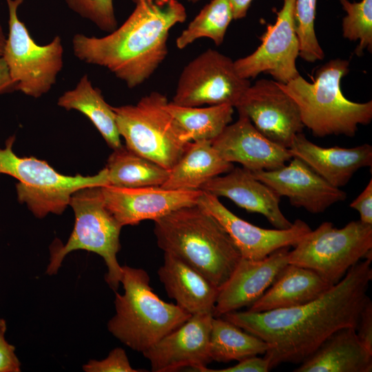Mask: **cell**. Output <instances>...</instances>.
<instances>
[{"label": "cell", "mask_w": 372, "mask_h": 372, "mask_svg": "<svg viewBox=\"0 0 372 372\" xmlns=\"http://www.w3.org/2000/svg\"><path fill=\"white\" fill-rule=\"evenodd\" d=\"M371 260L359 261L321 296L304 304L258 313L234 311L220 317L269 344L265 357L271 369L300 364L335 331L355 329L369 298Z\"/></svg>", "instance_id": "obj_1"}, {"label": "cell", "mask_w": 372, "mask_h": 372, "mask_svg": "<svg viewBox=\"0 0 372 372\" xmlns=\"http://www.w3.org/2000/svg\"><path fill=\"white\" fill-rule=\"evenodd\" d=\"M126 21L103 37L74 35L73 53L79 60L109 70L128 87L147 80L167 54L170 30L187 18L178 0H132Z\"/></svg>", "instance_id": "obj_2"}, {"label": "cell", "mask_w": 372, "mask_h": 372, "mask_svg": "<svg viewBox=\"0 0 372 372\" xmlns=\"http://www.w3.org/2000/svg\"><path fill=\"white\" fill-rule=\"evenodd\" d=\"M154 222L158 246L192 267L219 289L242 258L224 227L197 204Z\"/></svg>", "instance_id": "obj_3"}, {"label": "cell", "mask_w": 372, "mask_h": 372, "mask_svg": "<svg viewBox=\"0 0 372 372\" xmlns=\"http://www.w3.org/2000/svg\"><path fill=\"white\" fill-rule=\"evenodd\" d=\"M349 66L348 61L335 59L317 69L313 83L300 74L287 83L276 81L295 101L304 126L315 136L353 137L359 125H368L372 119L371 101L355 103L342 94L340 83Z\"/></svg>", "instance_id": "obj_4"}, {"label": "cell", "mask_w": 372, "mask_h": 372, "mask_svg": "<svg viewBox=\"0 0 372 372\" xmlns=\"http://www.w3.org/2000/svg\"><path fill=\"white\" fill-rule=\"evenodd\" d=\"M121 267L124 293L114 291L116 314L107 329L124 344L143 353L192 315L176 304L161 300L150 287L144 269Z\"/></svg>", "instance_id": "obj_5"}, {"label": "cell", "mask_w": 372, "mask_h": 372, "mask_svg": "<svg viewBox=\"0 0 372 372\" xmlns=\"http://www.w3.org/2000/svg\"><path fill=\"white\" fill-rule=\"evenodd\" d=\"M164 94L152 92L136 105L112 107L125 146L167 169H171L192 141L166 110Z\"/></svg>", "instance_id": "obj_6"}, {"label": "cell", "mask_w": 372, "mask_h": 372, "mask_svg": "<svg viewBox=\"0 0 372 372\" xmlns=\"http://www.w3.org/2000/svg\"><path fill=\"white\" fill-rule=\"evenodd\" d=\"M101 186H90L74 192L69 205L74 211V229L65 245L56 243L50 249V263L46 273L56 274L65 256L72 251L83 249L101 256L107 267L105 281L116 291L122 278V267L116 254L121 249L122 226L106 207Z\"/></svg>", "instance_id": "obj_7"}, {"label": "cell", "mask_w": 372, "mask_h": 372, "mask_svg": "<svg viewBox=\"0 0 372 372\" xmlns=\"http://www.w3.org/2000/svg\"><path fill=\"white\" fill-rule=\"evenodd\" d=\"M15 136H10L0 149V175L15 178L18 200L25 203L37 218L50 213L61 214L72 194L90 186L107 185L106 168L94 176H66L56 172L46 161L34 157H19L12 150Z\"/></svg>", "instance_id": "obj_8"}, {"label": "cell", "mask_w": 372, "mask_h": 372, "mask_svg": "<svg viewBox=\"0 0 372 372\" xmlns=\"http://www.w3.org/2000/svg\"><path fill=\"white\" fill-rule=\"evenodd\" d=\"M372 225L353 220L342 228L324 222L289 251L288 260L311 269L333 285L362 258L372 259Z\"/></svg>", "instance_id": "obj_9"}, {"label": "cell", "mask_w": 372, "mask_h": 372, "mask_svg": "<svg viewBox=\"0 0 372 372\" xmlns=\"http://www.w3.org/2000/svg\"><path fill=\"white\" fill-rule=\"evenodd\" d=\"M8 8V35L3 59L10 76L20 91L33 98L48 92L55 84L63 65V47L59 36L49 43L37 44L17 11L23 0H6Z\"/></svg>", "instance_id": "obj_10"}, {"label": "cell", "mask_w": 372, "mask_h": 372, "mask_svg": "<svg viewBox=\"0 0 372 372\" xmlns=\"http://www.w3.org/2000/svg\"><path fill=\"white\" fill-rule=\"evenodd\" d=\"M251 85L237 72L234 61L208 49L182 70L172 103L185 107L228 104L236 106Z\"/></svg>", "instance_id": "obj_11"}, {"label": "cell", "mask_w": 372, "mask_h": 372, "mask_svg": "<svg viewBox=\"0 0 372 372\" xmlns=\"http://www.w3.org/2000/svg\"><path fill=\"white\" fill-rule=\"evenodd\" d=\"M296 0H284L276 12V21L268 24L260 37L261 44L249 55L234 61L238 74L244 79L260 73L270 74L276 81L287 83L300 75L296 68L300 45L295 20Z\"/></svg>", "instance_id": "obj_12"}, {"label": "cell", "mask_w": 372, "mask_h": 372, "mask_svg": "<svg viewBox=\"0 0 372 372\" xmlns=\"http://www.w3.org/2000/svg\"><path fill=\"white\" fill-rule=\"evenodd\" d=\"M235 107L262 135L285 148L289 147L294 136L304 127L298 105L276 81H257Z\"/></svg>", "instance_id": "obj_13"}, {"label": "cell", "mask_w": 372, "mask_h": 372, "mask_svg": "<svg viewBox=\"0 0 372 372\" xmlns=\"http://www.w3.org/2000/svg\"><path fill=\"white\" fill-rule=\"evenodd\" d=\"M197 205L213 216L224 227L239 250L241 257L260 260L285 247H294L311 229L297 219L285 229H263L239 218L219 200L218 197L203 192Z\"/></svg>", "instance_id": "obj_14"}, {"label": "cell", "mask_w": 372, "mask_h": 372, "mask_svg": "<svg viewBox=\"0 0 372 372\" xmlns=\"http://www.w3.org/2000/svg\"><path fill=\"white\" fill-rule=\"evenodd\" d=\"M104 203L122 226L155 220L180 208L196 205L200 189H167L161 186L134 188L101 187Z\"/></svg>", "instance_id": "obj_15"}, {"label": "cell", "mask_w": 372, "mask_h": 372, "mask_svg": "<svg viewBox=\"0 0 372 372\" xmlns=\"http://www.w3.org/2000/svg\"><path fill=\"white\" fill-rule=\"evenodd\" d=\"M214 316L192 315L184 324L145 351L153 372H173L192 367L205 372L211 362L209 342Z\"/></svg>", "instance_id": "obj_16"}, {"label": "cell", "mask_w": 372, "mask_h": 372, "mask_svg": "<svg viewBox=\"0 0 372 372\" xmlns=\"http://www.w3.org/2000/svg\"><path fill=\"white\" fill-rule=\"evenodd\" d=\"M252 174L280 197H287L292 205L312 214L322 213L347 198L344 191L329 184L296 157H292L287 165Z\"/></svg>", "instance_id": "obj_17"}, {"label": "cell", "mask_w": 372, "mask_h": 372, "mask_svg": "<svg viewBox=\"0 0 372 372\" xmlns=\"http://www.w3.org/2000/svg\"><path fill=\"white\" fill-rule=\"evenodd\" d=\"M211 143L223 159L238 163L251 172L279 168L293 157L288 148L266 138L242 114Z\"/></svg>", "instance_id": "obj_18"}, {"label": "cell", "mask_w": 372, "mask_h": 372, "mask_svg": "<svg viewBox=\"0 0 372 372\" xmlns=\"http://www.w3.org/2000/svg\"><path fill=\"white\" fill-rule=\"evenodd\" d=\"M289 247L280 248L260 260L241 258L219 290L214 317L249 307L260 298L289 263Z\"/></svg>", "instance_id": "obj_19"}, {"label": "cell", "mask_w": 372, "mask_h": 372, "mask_svg": "<svg viewBox=\"0 0 372 372\" xmlns=\"http://www.w3.org/2000/svg\"><path fill=\"white\" fill-rule=\"evenodd\" d=\"M200 189L217 197H226L248 211L263 215L276 229H288L292 225L280 210V197L244 167H234L225 176L214 177Z\"/></svg>", "instance_id": "obj_20"}, {"label": "cell", "mask_w": 372, "mask_h": 372, "mask_svg": "<svg viewBox=\"0 0 372 372\" xmlns=\"http://www.w3.org/2000/svg\"><path fill=\"white\" fill-rule=\"evenodd\" d=\"M288 149L293 157L302 160L338 188L344 186L360 168L372 165V146L367 143L351 148L323 147L301 132L294 136Z\"/></svg>", "instance_id": "obj_21"}, {"label": "cell", "mask_w": 372, "mask_h": 372, "mask_svg": "<svg viewBox=\"0 0 372 372\" xmlns=\"http://www.w3.org/2000/svg\"><path fill=\"white\" fill-rule=\"evenodd\" d=\"M158 276L168 296L180 307L191 315H213L220 289L192 267L164 252Z\"/></svg>", "instance_id": "obj_22"}, {"label": "cell", "mask_w": 372, "mask_h": 372, "mask_svg": "<svg viewBox=\"0 0 372 372\" xmlns=\"http://www.w3.org/2000/svg\"><path fill=\"white\" fill-rule=\"evenodd\" d=\"M372 353L360 342L355 329L333 333L294 372H371Z\"/></svg>", "instance_id": "obj_23"}, {"label": "cell", "mask_w": 372, "mask_h": 372, "mask_svg": "<svg viewBox=\"0 0 372 372\" xmlns=\"http://www.w3.org/2000/svg\"><path fill=\"white\" fill-rule=\"evenodd\" d=\"M331 286L315 271L288 263L247 311L258 313L304 304L321 296Z\"/></svg>", "instance_id": "obj_24"}, {"label": "cell", "mask_w": 372, "mask_h": 372, "mask_svg": "<svg viewBox=\"0 0 372 372\" xmlns=\"http://www.w3.org/2000/svg\"><path fill=\"white\" fill-rule=\"evenodd\" d=\"M234 168L231 163L223 159L211 141H192L188 149L169 169L166 181L161 186L167 189L192 190L211 178Z\"/></svg>", "instance_id": "obj_25"}, {"label": "cell", "mask_w": 372, "mask_h": 372, "mask_svg": "<svg viewBox=\"0 0 372 372\" xmlns=\"http://www.w3.org/2000/svg\"><path fill=\"white\" fill-rule=\"evenodd\" d=\"M57 104L86 116L113 149L123 145L112 107L106 103L101 91L93 86L87 74L81 76L74 89L65 92Z\"/></svg>", "instance_id": "obj_26"}, {"label": "cell", "mask_w": 372, "mask_h": 372, "mask_svg": "<svg viewBox=\"0 0 372 372\" xmlns=\"http://www.w3.org/2000/svg\"><path fill=\"white\" fill-rule=\"evenodd\" d=\"M105 168L107 185L118 187L161 186L169 174V169L123 145L114 149Z\"/></svg>", "instance_id": "obj_27"}, {"label": "cell", "mask_w": 372, "mask_h": 372, "mask_svg": "<svg viewBox=\"0 0 372 372\" xmlns=\"http://www.w3.org/2000/svg\"><path fill=\"white\" fill-rule=\"evenodd\" d=\"M269 346L261 338L251 334L234 323L214 317L209 342L211 361L228 362L265 355Z\"/></svg>", "instance_id": "obj_28"}, {"label": "cell", "mask_w": 372, "mask_h": 372, "mask_svg": "<svg viewBox=\"0 0 372 372\" xmlns=\"http://www.w3.org/2000/svg\"><path fill=\"white\" fill-rule=\"evenodd\" d=\"M166 110L187 133L192 141L216 138L232 121L234 107L228 104L185 107L168 102Z\"/></svg>", "instance_id": "obj_29"}, {"label": "cell", "mask_w": 372, "mask_h": 372, "mask_svg": "<svg viewBox=\"0 0 372 372\" xmlns=\"http://www.w3.org/2000/svg\"><path fill=\"white\" fill-rule=\"evenodd\" d=\"M234 19L229 0H211L206 4L176 39L178 49H184L196 39L209 38L216 45L225 39L227 28Z\"/></svg>", "instance_id": "obj_30"}, {"label": "cell", "mask_w": 372, "mask_h": 372, "mask_svg": "<svg viewBox=\"0 0 372 372\" xmlns=\"http://www.w3.org/2000/svg\"><path fill=\"white\" fill-rule=\"evenodd\" d=\"M339 1L347 13L342 22V36L350 41H360L355 50L357 56H361L364 49L371 52L372 0Z\"/></svg>", "instance_id": "obj_31"}, {"label": "cell", "mask_w": 372, "mask_h": 372, "mask_svg": "<svg viewBox=\"0 0 372 372\" xmlns=\"http://www.w3.org/2000/svg\"><path fill=\"white\" fill-rule=\"evenodd\" d=\"M317 0H296L295 20L299 41V56L310 63L322 60L324 53L315 32Z\"/></svg>", "instance_id": "obj_32"}, {"label": "cell", "mask_w": 372, "mask_h": 372, "mask_svg": "<svg viewBox=\"0 0 372 372\" xmlns=\"http://www.w3.org/2000/svg\"><path fill=\"white\" fill-rule=\"evenodd\" d=\"M68 6L99 29L112 32L117 28L113 0H65Z\"/></svg>", "instance_id": "obj_33"}, {"label": "cell", "mask_w": 372, "mask_h": 372, "mask_svg": "<svg viewBox=\"0 0 372 372\" xmlns=\"http://www.w3.org/2000/svg\"><path fill=\"white\" fill-rule=\"evenodd\" d=\"M86 372H138L133 369L124 349L117 347L112 350L102 360H90L83 366Z\"/></svg>", "instance_id": "obj_34"}, {"label": "cell", "mask_w": 372, "mask_h": 372, "mask_svg": "<svg viewBox=\"0 0 372 372\" xmlns=\"http://www.w3.org/2000/svg\"><path fill=\"white\" fill-rule=\"evenodd\" d=\"M6 322L0 318V372H19L21 363L15 353V347L5 339Z\"/></svg>", "instance_id": "obj_35"}, {"label": "cell", "mask_w": 372, "mask_h": 372, "mask_svg": "<svg viewBox=\"0 0 372 372\" xmlns=\"http://www.w3.org/2000/svg\"><path fill=\"white\" fill-rule=\"evenodd\" d=\"M355 331L360 342L372 353V302L370 298L360 312Z\"/></svg>", "instance_id": "obj_36"}, {"label": "cell", "mask_w": 372, "mask_h": 372, "mask_svg": "<svg viewBox=\"0 0 372 372\" xmlns=\"http://www.w3.org/2000/svg\"><path fill=\"white\" fill-rule=\"evenodd\" d=\"M271 369L269 360L267 358L254 355L242 359L236 365L223 369L207 368L205 372H267Z\"/></svg>", "instance_id": "obj_37"}, {"label": "cell", "mask_w": 372, "mask_h": 372, "mask_svg": "<svg viewBox=\"0 0 372 372\" xmlns=\"http://www.w3.org/2000/svg\"><path fill=\"white\" fill-rule=\"evenodd\" d=\"M350 207L360 214V220L372 225V179H370L364 189L353 200Z\"/></svg>", "instance_id": "obj_38"}, {"label": "cell", "mask_w": 372, "mask_h": 372, "mask_svg": "<svg viewBox=\"0 0 372 372\" xmlns=\"http://www.w3.org/2000/svg\"><path fill=\"white\" fill-rule=\"evenodd\" d=\"M16 91V85L12 80L3 57L0 58V95Z\"/></svg>", "instance_id": "obj_39"}, {"label": "cell", "mask_w": 372, "mask_h": 372, "mask_svg": "<svg viewBox=\"0 0 372 372\" xmlns=\"http://www.w3.org/2000/svg\"><path fill=\"white\" fill-rule=\"evenodd\" d=\"M234 19L238 20L246 17L247 11L253 0H229Z\"/></svg>", "instance_id": "obj_40"}, {"label": "cell", "mask_w": 372, "mask_h": 372, "mask_svg": "<svg viewBox=\"0 0 372 372\" xmlns=\"http://www.w3.org/2000/svg\"><path fill=\"white\" fill-rule=\"evenodd\" d=\"M6 40V37L5 35L3 29L0 23V58L3 56Z\"/></svg>", "instance_id": "obj_41"}, {"label": "cell", "mask_w": 372, "mask_h": 372, "mask_svg": "<svg viewBox=\"0 0 372 372\" xmlns=\"http://www.w3.org/2000/svg\"><path fill=\"white\" fill-rule=\"evenodd\" d=\"M189 1H190L191 2H192V3H196V2H198V1H200V0H189Z\"/></svg>", "instance_id": "obj_42"}]
</instances>
